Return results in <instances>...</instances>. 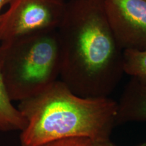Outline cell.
Here are the masks:
<instances>
[{
	"mask_svg": "<svg viewBox=\"0 0 146 146\" xmlns=\"http://www.w3.org/2000/svg\"><path fill=\"white\" fill-rule=\"evenodd\" d=\"M57 31L60 80L81 97H108L125 72L123 50L111 29L105 0H70Z\"/></svg>",
	"mask_w": 146,
	"mask_h": 146,
	"instance_id": "1",
	"label": "cell"
},
{
	"mask_svg": "<svg viewBox=\"0 0 146 146\" xmlns=\"http://www.w3.org/2000/svg\"><path fill=\"white\" fill-rule=\"evenodd\" d=\"M18 108L27 121L20 135L22 146H40L71 137L109 139L117 125L116 101L109 97H81L61 80L20 102Z\"/></svg>",
	"mask_w": 146,
	"mask_h": 146,
	"instance_id": "2",
	"label": "cell"
},
{
	"mask_svg": "<svg viewBox=\"0 0 146 146\" xmlns=\"http://www.w3.org/2000/svg\"><path fill=\"white\" fill-rule=\"evenodd\" d=\"M1 43L0 73L12 102L39 94L60 77L62 53L57 30Z\"/></svg>",
	"mask_w": 146,
	"mask_h": 146,
	"instance_id": "3",
	"label": "cell"
},
{
	"mask_svg": "<svg viewBox=\"0 0 146 146\" xmlns=\"http://www.w3.org/2000/svg\"><path fill=\"white\" fill-rule=\"evenodd\" d=\"M65 0H14L0 17V41L57 30Z\"/></svg>",
	"mask_w": 146,
	"mask_h": 146,
	"instance_id": "4",
	"label": "cell"
},
{
	"mask_svg": "<svg viewBox=\"0 0 146 146\" xmlns=\"http://www.w3.org/2000/svg\"><path fill=\"white\" fill-rule=\"evenodd\" d=\"M105 8L120 48L146 50V0H105Z\"/></svg>",
	"mask_w": 146,
	"mask_h": 146,
	"instance_id": "5",
	"label": "cell"
},
{
	"mask_svg": "<svg viewBox=\"0 0 146 146\" xmlns=\"http://www.w3.org/2000/svg\"><path fill=\"white\" fill-rule=\"evenodd\" d=\"M117 104V125L146 122V83L131 78Z\"/></svg>",
	"mask_w": 146,
	"mask_h": 146,
	"instance_id": "6",
	"label": "cell"
},
{
	"mask_svg": "<svg viewBox=\"0 0 146 146\" xmlns=\"http://www.w3.org/2000/svg\"><path fill=\"white\" fill-rule=\"evenodd\" d=\"M26 125L21 111L12 104L0 73V131H22Z\"/></svg>",
	"mask_w": 146,
	"mask_h": 146,
	"instance_id": "7",
	"label": "cell"
},
{
	"mask_svg": "<svg viewBox=\"0 0 146 146\" xmlns=\"http://www.w3.org/2000/svg\"><path fill=\"white\" fill-rule=\"evenodd\" d=\"M123 62L125 74L146 83V50H124Z\"/></svg>",
	"mask_w": 146,
	"mask_h": 146,
	"instance_id": "8",
	"label": "cell"
},
{
	"mask_svg": "<svg viewBox=\"0 0 146 146\" xmlns=\"http://www.w3.org/2000/svg\"><path fill=\"white\" fill-rule=\"evenodd\" d=\"M93 141L87 137H71L49 142L40 146H92Z\"/></svg>",
	"mask_w": 146,
	"mask_h": 146,
	"instance_id": "9",
	"label": "cell"
},
{
	"mask_svg": "<svg viewBox=\"0 0 146 146\" xmlns=\"http://www.w3.org/2000/svg\"><path fill=\"white\" fill-rule=\"evenodd\" d=\"M92 146H118V145H116V144L112 143L109 139L102 140V141H93Z\"/></svg>",
	"mask_w": 146,
	"mask_h": 146,
	"instance_id": "10",
	"label": "cell"
},
{
	"mask_svg": "<svg viewBox=\"0 0 146 146\" xmlns=\"http://www.w3.org/2000/svg\"><path fill=\"white\" fill-rule=\"evenodd\" d=\"M13 1L14 0H0V17L2 14L1 13V10H2L3 7L7 4L10 5Z\"/></svg>",
	"mask_w": 146,
	"mask_h": 146,
	"instance_id": "11",
	"label": "cell"
},
{
	"mask_svg": "<svg viewBox=\"0 0 146 146\" xmlns=\"http://www.w3.org/2000/svg\"><path fill=\"white\" fill-rule=\"evenodd\" d=\"M136 146H146V143H143L139 144V145H136Z\"/></svg>",
	"mask_w": 146,
	"mask_h": 146,
	"instance_id": "12",
	"label": "cell"
}]
</instances>
